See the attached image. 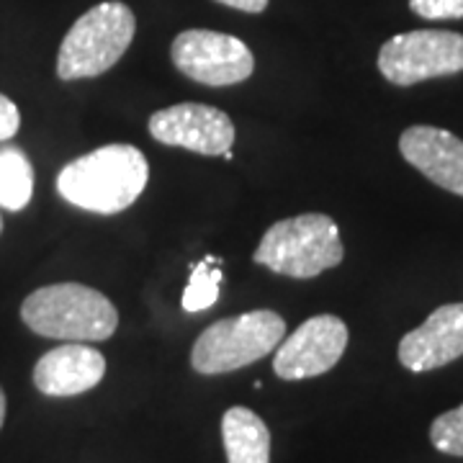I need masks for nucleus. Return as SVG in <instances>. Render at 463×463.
<instances>
[{
	"mask_svg": "<svg viewBox=\"0 0 463 463\" xmlns=\"http://www.w3.org/2000/svg\"><path fill=\"white\" fill-rule=\"evenodd\" d=\"M402 157L443 191L463 196V139L438 127H410L399 137Z\"/></svg>",
	"mask_w": 463,
	"mask_h": 463,
	"instance_id": "obj_12",
	"label": "nucleus"
},
{
	"mask_svg": "<svg viewBox=\"0 0 463 463\" xmlns=\"http://www.w3.org/2000/svg\"><path fill=\"white\" fill-rule=\"evenodd\" d=\"M222 438L230 463H270V430L248 407H230L224 412Z\"/></svg>",
	"mask_w": 463,
	"mask_h": 463,
	"instance_id": "obj_13",
	"label": "nucleus"
},
{
	"mask_svg": "<svg viewBox=\"0 0 463 463\" xmlns=\"http://www.w3.org/2000/svg\"><path fill=\"white\" fill-rule=\"evenodd\" d=\"M222 5H230V8H237V11H245V14H263L268 0H216Z\"/></svg>",
	"mask_w": 463,
	"mask_h": 463,
	"instance_id": "obj_19",
	"label": "nucleus"
},
{
	"mask_svg": "<svg viewBox=\"0 0 463 463\" xmlns=\"http://www.w3.org/2000/svg\"><path fill=\"white\" fill-rule=\"evenodd\" d=\"M345 347V322L335 315H317L279 343L273 371L283 381L315 379L340 364Z\"/></svg>",
	"mask_w": 463,
	"mask_h": 463,
	"instance_id": "obj_8",
	"label": "nucleus"
},
{
	"mask_svg": "<svg viewBox=\"0 0 463 463\" xmlns=\"http://www.w3.org/2000/svg\"><path fill=\"white\" fill-rule=\"evenodd\" d=\"M21 319L36 335L65 343L109 340L118 327V312L109 297L83 283L36 288L21 304Z\"/></svg>",
	"mask_w": 463,
	"mask_h": 463,
	"instance_id": "obj_2",
	"label": "nucleus"
},
{
	"mask_svg": "<svg viewBox=\"0 0 463 463\" xmlns=\"http://www.w3.org/2000/svg\"><path fill=\"white\" fill-rule=\"evenodd\" d=\"M137 21L132 8L118 0L93 5L72 24L57 54L60 80H85L103 75L132 44Z\"/></svg>",
	"mask_w": 463,
	"mask_h": 463,
	"instance_id": "obj_4",
	"label": "nucleus"
},
{
	"mask_svg": "<svg viewBox=\"0 0 463 463\" xmlns=\"http://www.w3.org/2000/svg\"><path fill=\"white\" fill-rule=\"evenodd\" d=\"M3 422H5V394L0 389V428H3Z\"/></svg>",
	"mask_w": 463,
	"mask_h": 463,
	"instance_id": "obj_20",
	"label": "nucleus"
},
{
	"mask_svg": "<svg viewBox=\"0 0 463 463\" xmlns=\"http://www.w3.org/2000/svg\"><path fill=\"white\" fill-rule=\"evenodd\" d=\"M379 70L399 88L463 72V33L440 29L397 33L381 47Z\"/></svg>",
	"mask_w": 463,
	"mask_h": 463,
	"instance_id": "obj_6",
	"label": "nucleus"
},
{
	"mask_svg": "<svg viewBox=\"0 0 463 463\" xmlns=\"http://www.w3.org/2000/svg\"><path fill=\"white\" fill-rule=\"evenodd\" d=\"M410 8L428 21H450L463 18V0H410Z\"/></svg>",
	"mask_w": 463,
	"mask_h": 463,
	"instance_id": "obj_17",
	"label": "nucleus"
},
{
	"mask_svg": "<svg viewBox=\"0 0 463 463\" xmlns=\"http://www.w3.org/2000/svg\"><path fill=\"white\" fill-rule=\"evenodd\" d=\"M18 127H21L18 106L8 96L0 93V142H8L11 137H16Z\"/></svg>",
	"mask_w": 463,
	"mask_h": 463,
	"instance_id": "obj_18",
	"label": "nucleus"
},
{
	"mask_svg": "<svg viewBox=\"0 0 463 463\" xmlns=\"http://www.w3.org/2000/svg\"><path fill=\"white\" fill-rule=\"evenodd\" d=\"M170 57L185 78L212 88L245 83L255 70V57L242 39L209 29L178 33Z\"/></svg>",
	"mask_w": 463,
	"mask_h": 463,
	"instance_id": "obj_7",
	"label": "nucleus"
},
{
	"mask_svg": "<svg viewBox=\"0 0 463 463\" xmlns=\"http://www.w3.org/2000/svg\"><path fill=\"white\" fill-rule=\"evenodd\" d=\"M222 258H214V255H206L203 260L191 268V279H188V286L183 291V309L196 315V312H203L209 307H214L216 298H219V286H222Z\"/></svg>",
	"mask_w": 463,
	"mask_h": 463,
	"instance_id": "obj_15",
	"label": "nucleus"
},
{
	"mask_svg": "<svg viewBox=\"0 0 463 463\" xmlns=\"http://www.w3.org/2000/svg\"><path fill=\"white\" fill-rule=\"evenodd\" d=\"M430 440L440 453L463 458V404L435 417L430 425Z\"/></svg>",
	"mask_w": 463,
	"mask_h": 463,
	"instance_id": "obj_16",
	"label": "nucleus"
},
{
	"mask_svg": "<svg viewBox=\"0 0 463 463\" xmlns=\"http://www.w3.org/2000/svg\"><path fill=\"white\" fill-rule=\"evenodd\" d=\"M463 355V304H443L399 343V364L412 373H428Z\"/></svg>",
	"mask_w": 463,
	"mask_h": 463,
	"instance_id": "obj_10",
	"label": "nucleus"
},
{
	"mask_svg": "<svg viewBox=\"0 0 463 463\" xmlns=\"http://www.w3.org/2000/svg\"><path fill=\"white\" fill-rule=\"evenodd\" d=\"M149 134L167 147L199 155H222L234 145V124L222 109L203 103H178L149 116Z\"/></svg>",
	"mask_w": 463,
	"mask_h": 463,
	"instance_id": "obj_9",
	"label": "nucleus"
},
{
	"mask_svg": "<svg viewBox=\"0 0 463 463\" xmlns=\"http://www.w3.org/2000/svg\"><path fill=\"white\" fill-rule=\"evenodd\" d=\"M340 230L327 214H298L276 222L265 232L252 260L291 279H315L343 263Z\"/></svg>",
	"mask_w": 463,
	"mask_h": 463,
	"instance_id": "obj_3",
	"label": "nucleus"
},
{
	"mask_svg": "<svg viewBox=\"0 0 463 463\" xmlns=\"http://www.w3.org/2000/svg\"><path fill=\"white\" fill-rule=\"evenodd\" d=\"M33 196L32 160L21 147H0V209L21 212Z\"/></svg>",
	"mask_w": 463,
	"mask_h": 463,
	"instance_id": "obj_14",
	"label": "nucleus"
},
{
	"mask_svg": "<svg viewBox=\"0 0 463 463\" xmlns=\"http://www.w3.org/2000/svg\"><path fill=\"white\" fill-rule=\"evenodd\" d=\"M149 165L142 149L106 145L67 163L57 175L60 196L93 214H118L147 188Z\"/></svg>",
	"mask_w": 463,
	"mask_h": 463,
	"instance_id": "obj_1",
	"label": "nucleus"
},
{
	"mask_svg": "<svg viewBox=\"0 0 463 463\" xmlns=\"http://www.w3.org/2000/svg\"><path fill=\"white\" fill-rule=\"evenodd\" d=\"M286 335V322L270 309L227 317L201 332L191 365L203 376H219L270 355Z\"/></svg>",
	"mask_w": 463,
	"mask_h": 463,
	"instance_id": "obj_5",
	"label": "nucleus"
},
{
	"mask_svg": "<svg viewBox=\"0 0 463 463\" xmlns=\"http://www.w3.org/2000/svg\"><path fill=\"white\" fill-rule=\"evenodd\" d=\"M0 232H3V219H0Z\"/></svg>",
	"mask_w": 463,
	"mask_h": 463,
	"instance_id": "obj_21",
	"label": "nucleus"
},
{
	"mask_svg": "<svg viewBox=\"0 0 463 463\" xmlns=\"http://www.w3.org/2000/svg\"><path fill=\"white\" fill-rule=\"evenodd\" d=\"M106 376V358L85 343H65L33 365V386L47 397H78Z\"/></svg>",
	"mask_w": 463,
	"mask_h": 463,
	"instance_id": "obj_11",
	"label": "nucleus"
}]
</instances>
